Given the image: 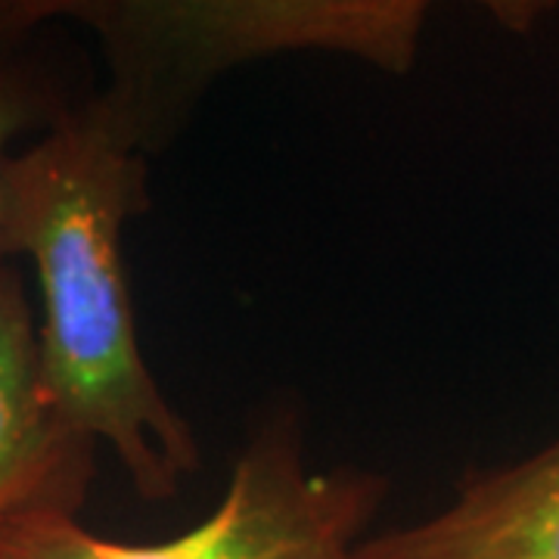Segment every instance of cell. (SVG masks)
<instances>
[{
    "instance_id": "obj_4",
    "label": "cell",
    "mask_w": 559,
    "mask_h": 559,
    "mask_svg": "<svg viewBox=\"0 0 559 559\" xmlns=\"http://www.w3.org/2000/svg\"><path fill=\"white\" fill-rule=\"evenodd\" d=\"M94 441L69 432L40 367L38 318L22 271L0 264V522L22 510L79 516L94 479Z\"/></svg>"
},
{
    "instance_id": "obj_1",
    "label": "cell",
    "mask_w": 559,
    "mask_h": 559,
    "mask_svg": "<svg viewBox=\"0 0 559 559\" xmlns=\"http://www.w3.org/2000/svg\"><path fill=\"white\" fill-rule=\"evenodd\" d=\"M150 205V159L84 97L7 162L0 261L35 264L40 367L62 426L106 441L140 498L165 500L200 469L202 454L138 342L124 224Z\"/></svg>"
},
{
    "instance_id": "obj_7",
    "label": "cell",
    "mask_w": 559,
    "mask_h": 559,
    "mask_svg": "<svg viewBox=\"0 0 559 559\" xmlns=\"http://www.w3.org/2000/svg\"><path fill=\"white\" fill-rule=\"evenodd\" d=\"M50 20H60V0H0V50L25 47Z\"/></svg>"
},
{
    "instance_id": "obj_6",
    "label": "cell",
    "mask_w": 559,
    "mask_h": 559,
    "mask_svg": "<svg viewBox=\"0 0 559 559\" xmlns=\"http://www.w3.org/2000/svg\"><path fill=\"white\" fill-rule=\"evenodd\" d=\"M84 97H75L57 66L25 47L0 50V178L25 134L53 131ZM3 264V261H0Z\"/></svg>"
},
{
    "instance_id": "obj_2",
    "label": "cell",
    "mask_w": 559,
    "mask_h": 559,
    "mask_svg": "<svg viewBox=\"0 0 559 559\" xmlns=\"http://www.w3.org/2000/svg\"><path fill=\"white\" fill-rule=\"evenodd\" d=\"M60 20L100 40L109 84L91 94L134 153L183 131L209 84L242 62L296 50L345 53L404 75L426 25L419 0H66Z\"/></svg>"
},
{
    "instance_id": "obj_3",
    "label": "cell",
    "mask_w": 559,
    "mask_h": 559,
    "mask_svg": "<svg viewBox=\"0 0 559 559\" xmlns=\"http://www.w3.org/2000/svg\"><path fill=\"white\" fill-rule=\"evenodd\" d=\"M389 495L364 466L311 469L296 411L261 423L242 448L215 513L159 544L87 532L66 510H22L0 522V559H352Z\"/></svg>"
},
{
    "instance_id": "obj_5",
    "label": "cell",
    "mask_w": 559,
    "mask_h": 559,
    "mask_svg": "<svg viewBox=\"0 0 559 559\" xmlns=\"http://www.w3.org/2000/svg\"><path fill=\"white\" fill-rule=\"evenodd\" d=\"M352 559H559V439L469 469L441 513L358 540Z\"/></svg>"
}]
</instances>
